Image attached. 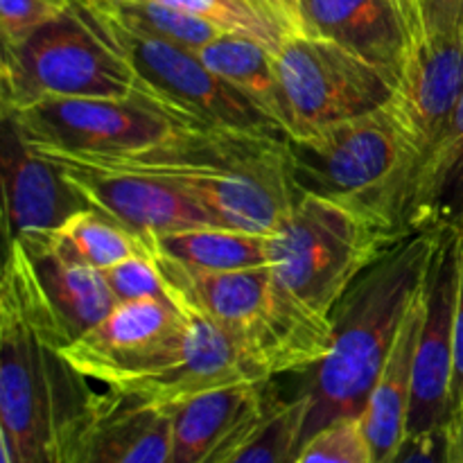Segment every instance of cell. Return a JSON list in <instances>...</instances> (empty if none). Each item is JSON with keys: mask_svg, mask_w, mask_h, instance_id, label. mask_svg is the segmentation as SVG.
I'll return each instance as SVG.
<instances>
[{"mask_svg": "<svg viewBox=\"0 0 463 463\" xmlns=\"http://www.w3.org/2000/svg\"><path fill=\"white\" fill-rule=\"evenodd\" d=\"M405 235L317 194H298L269 233L280 373H303L326 357L333 312L357 279Z\"/></svg>", "mask_w": 463, "mask_h": 463, "instance_id": "1", "label": "cell"}, {"mask_svg": "<svg viewBox=\"0 0 463 463\" xmlns=\"http://www.w3.org/2000/svg\"><path fill=\"white\" fill-rule=\"evenodd\" d=\"M439 229L410 233L383 253L333 312V342L321 362L303 371V443L342 419H360L402 324L423 294Z\"/></svg>", "mask_w": 463, "mask_h": 463, "instance_id": "2", "label": "cell"}, {"mask_svg": "<svg viewBox=\"0 0 463 463\" xmlns=\"http://www.w3.org/2000/svg\"><path fill=\"white\" fill-rule=\"evenodd\" d=\"M98 163L167 181L215 224L253 233H274L298 197L289 175V138L276 131L184 127L145 152Z\"/></svg>", "mask_w": 463, "mask_h": 463, "instance_id": "3", "label": "cell"}, {"mask_svg": "<svg viewBox=\"0 0 463 463\" xmlns=\"http://www.w3.org/2000/svg\"><path fill=\"white\" fill-rule=\"evenodd\" d=\"M86 380L0 294V452L9 461H71L95 398Z\"/></svg>", "mask_w": 463, "mask_h": 463, "instance_id": "4", "label": "cell"}, {"mask_svg": "<svg viewBox=\"0 0 463 463\" xmlns=\"http://www.w3.org/2000/svg\"><path fill=\"white\" fill-rule=\"evenodd\" d=\"M419 161L387 107L289 138V175L297 194H317L401 229Z\"/></svg>", "mask_w": 463, "mask_h": 463, "instance_id": "5", "label": "cell"}, {"mask_svg": "<svg viewBox=\"0 0 463 463\" xmlns=\"http://www.w3.org/2000/svg\"><path fill=\"white\" fill-rule=\"evenodd\" d=\"M3 113L43 98H134L138 80L125 54L75 0L23 43L3 48Z\"/></svg>", "mask_w": 463, "mask_h": 463, "instance_id": "6", "label": "cell"}, {"mask_svg": "<svg viewBox=\"0 0 463 463\" xmlns=\"http://www.w3.org/2000/svg\"><path fill=\"white\" fill-rule=\"evenodd\" d=\"M0 294L59 351L118 306L104 271L77 256L57 231L7 242Z\"/></svg>", "mask_w": 463, "mask_h": 463, "instance_id": "7", "label": "cell"}, {"mask_svg": "<svg viewBox=\"0 0 463 463\" xmlns=\"http://www.w3.org/2000/svg\"><path fill=\"white\" fill-rule=\"evenodd\" d=\"M86 9L134 68L138 80L136 95L147 98L149 102L194 127H231L283 134L229 81L215 75L202 61L199 52L167 39L140 34L95 9Z\"/></svg>", "mask_w": 463, "mask_h": 463, "instance_id": "8", "label": "cell"}, {"mask_svg": "<svg viewBox=\"0 0 463 463\" xmlns=\"http://www.w3.org/2000/svg\"><path fill=\"white\" fill-rule=\"evenodd\" d=\"M30 147L116 161L163 143L184 127L147 98H43L3 113Z\"/></svg>", "mask_w": 463, "mask_h": 463, "instance_id": "9", "label": "cell"}, {"mask_svg": "<svg viewBox=\"0 0 463 463\" xmlns=\"http://www.w3.org/2000/svg\"><path fill=\"white\" fill-rule=\"evenodd\" d=\"M274 61L292 116L289 138L378 111L392 99L387 72L321 34H288Z\"/></svg>", "mask_w": 463, "mask_h": 463, "instance_id": "10", "label": "cell"}, {"mask_svg": "<svg viewBox=\"0 0 463 463\" xmlns=\"http://www.w3.org/2000/svg\"><path fill=\"white\" fill-rule=\"evenodd\" d=\"M179 306L185 310V328L179 337L147 369L107 389L170 407L217 387L271 380L265 362L251 348L184 303Z\"/></svg>", "mask_w": 463, "mask_h": 463, "instance_id": "11", "label": "cell"}, {"mask_svg": "<svg viewBox=\"0 0 463 463\" xmlns=\"http://www.w3.org/2000/svg\"><path fill=\"white\" fill-rule=\"evenodd\" d=\"M32 149L61 170L63 179L77 190L86 206L116 220L147 244L158 235L215 224L197 202L156 176L72 154Z\"/></svg>", "mask_w": 463, "mask_h": 463, "instance_id": "12", "label": "cell"}, {"mask_svg": "<svg viewBox=\"0 0 463 463\" xmlns=\"http://www.w3.org/2000/svg\"><path fill=\"white\" fill-rule=\"evenodd\" d=\"M167 294L224 328L251 348L271 378L280 375L279 333H276L274 279L269 265L251 269L208 271L156 256Z\"/></svg>", "mask_w": 463, "mask_h": 463, "instance_id": "13", "label": "cell"}, {"mask_svg": "<svg viewBox=\"0 0 463 463\" xmlns=\"http://www.w3.org/2000/svg\"><path fill=\"white\" fill-rule=\"evenodd\" d=\"M459 260V226H441L425 280V312L416 344L407 434H420L450 425Z\"/></svg>", "mask_w": 463, "mask_h": 463, "instance_id": "14", "label": "cell"}, {"mask_svg": "<svg viewBox=\"0 0 463 463\" xmlns=\"http://www.w3.org/2000/svg\"><path fill=\"white\" fill-rule=\"evenodd\" d=\"M461 93L463 25L437 34L411 27L387 111L405 136L419 167L446 129Z\"/></svg>", "mask_w": 463, "mask_h": 463, "instance_id": "15", "label": "cell"}, {"mask_svg": "<svg viewBox=\"0 0 463 463\" xmlns=\"http://www.w3.org/2000/svg\"><path fill=\"white\" fill-rule=\"evenodd\" d=\"M185 328V310L172 297L118 303L61 357L84 378L104 387L147 369Z\"/></svg>", "mask_w": 463, "mask_h": 463, "instance_id": "16", "label": "cell"}, {"mask_svg": "<svg viewBox=\"0 0 463 463\" xmlns=\"http://www.w3.org/2000/svg\"><path fill=\"white\" fill-rule=\"evenodd\" d=\"M68 463H172V411L134 393H95Z\"/></svg>", "mask_w": 463, "mask_h": 463, "instance_id": "17", "label": "cell"}, {"mask_svg": "<svg viewBox=\"0 0 463 463\" xmlns=\"http://www.w3.org/2000/svg\"><path fill=\"white\" fill-rule=\"evenodd\" d=\"M0 179L5 194L7 242L32 233H50L68 217L89 208L61 170L30 147L14 122L3 116L0 136Z\"/></svg>", "mask_w": 463, "mask_h": 463, "instance_id": "18", "label": "cell"}, {"mask_svg": "<svg viewBox=\"0 0 463 463\" xmlns=\"http://www.w3.org/2000/svg\"><path fill=\"white\" fill-rule=\"evenodd\" d=\"M265 383H238L170 405L172 463H215L267 416L279 396Z\"/></svg>", "mask_w": 463, "mask_h": 463, "instance_id": "19", "label": "cell"}, {"mask_svg": "<svg viewBox=\"0 0 463 463\" xmlns=\"http://www.w3.org/2000/svg\"><path fill=\"white\" fill-rule=\"evenodd\" d=\"M310 34H321L353 50L396 80L410 41L407 0H301Z\"/></svg>", "mask_w": 463, "mask_h": 463, "instance_id": "20", "label": "cell"}, {"mask_svg": "<svg viewBox=\"0 0 463 463\" xmlns=\"http://www.w3.org/2000/svg\"><path fill=\"white\" fill-rule=\"evenodd\" d=\"M425 312V289L411 306L401 335L392 348L383 373L375 380L371 396L362 411V430L369 441L373 463H392L398 448L407 439L410 420L411 383H414V357L420 324Z\"/></svg>", "mask_w": 463, "mask_h": 463, "instance_id": "21", "label": "cell"}, {"mask_svg": "<svg viewBox=\"0 0 463 463\" xmlns=\"http://www.w3.org/2000/svg\"><path fill=\"white\" fill-rule=\"evenodd\" d=\"M463 211V93L446 129L411 181L402 233H420L457 224Z\"/></svg>", "mask_w": 463, "mask_h": 463, "instance_id": "22", "label": "cell"}, {"mask_svg": "<svg viewBox=\"0 0 463 463\" xmlns=\"http://www.w3.org/2000/svg\"><path fill=\"white\" fill-rule=\"evenodd\" d=\"M269 45L240 34H222L199 50L202 61L229 81L285 136H292V116Z\"/></svg>", "mask_w": 463, "mask_h": 463, "instance_id": "23", "label": "cell"}, {"mask_svg": "<svg viewBox=\"0 0 463 463\" xmlns=\"http://www.w3.org/2000/svg\"><path fill=\"white\" fill-rule=\"evenodd\" d=\"M152 253L208 271L251 269L269 262V233L203 224L158 235L149 242Z\"/></svg>", "mask_w": 463, "mask_h": 463, "instance_id": "24", "label": "cell"}, {"mask_svg": "<svg viewBox=\"0 0 463 463\" xmlns=\"http://www.w3.org/2000/svg\"><path fill=\"white\" fill-rule=\"evenodd\" d=\"M81 3L129 30L167 39L194 52L206 48L217 36L226 34L206 18L172 7L163 0H81Z\"/></svg>", "mask_w": 463, "mask_h": 463, "instance_id": "25", "label": "cell"}, {"mask_svg": "<svg viewBox=\"0 0 463 463\" xmlns=\"http://www.w3.org/2000/svg\"><path fill=\"white\" fill-rule=\"evenodd\" d=\"M306 401H276L265 419L244 434L229 452L215 463H294L298 455Z\"/></svg>", "mask_w": 463, "mask_h": 463, "instance_id": "26", "label": "cell"}, {"mask_svg": "<svg viewBox=\"0 0 463 463\" xmlns=\"http://www.w3.org/2000/svg\"><path fill=\"white\" fill-rule=\"evenodd\" d=\"M57 235L89 265L99 271L127 260V258L152 253V247L140 235L131 233L111 217L84 208L68 217L66 224L59 226Z\"/></svg>", "mask_w": 463, "mask_h": 463, "instance_id": "27", "label": "cell"}, {"mask_svg": "<svg viewBox=\"0 0 463 463\" xmlns=\"http://www.w3.org/2000/svg\"><path fill=\"white\" fill-rule=\"evenodd\" d=\"M294 463H373L360 419H342L307 439Z\"/></svg>", "mask_w": 463, "mask_h": 463, "instance_id": "28", "label": "cell"}, {"mask_svg": "<svg viewBox=\"0 0 463 463\" xmlns=\"http://www.w3.org/2000/svg\"><path fill=\"white\" fill-rule=\"evenodd\" d=\"M104 279L118 303L170 297L154 253L127 258V260L109 267L104 269Z\"/></svg>", "mask_w": 463, "mask_h": 463, "instance_id": "29", "label": "cell"}, {"mask_svg": "<svg viewBox=\"0 0 463 463\" xmlns=\"http://www.w3.org/2000/svg\"><path fill=\"white\" fill-rule=\"evenodd\" d=\"M75 0H0V36L3 48L23 43L50 21L72 7Z\"/></svg>", "mask_w": 463, "mask_h": 463, "instance_id": "30", "label": "cell"}, {"mask_svg": "<svg viewBox=\"0 0 463 463\" xmlns=\"http://www.w3.org/2000/svg\"><path fill=\"white\" fill-rule=\"evenodd\" d=\"M450 425L420 434H407L392 463H450Z\"/></svg>", "mask_w": 463, "mask_h": 463, "instance_id": "31", "label": "cell"}, {"mask_svg": "<svg viewBox=\"0 0 463 463\" xmlns=\"http://www.w3.org/2000/svg\"><path fill=\"white\" fill-rule=\"evenodd\" d=\"M411 27L430 32H450L463 25V0H410Z\"/></svg>", "mask_w": 463, "mask_h": 463, "instance_id": "32", "label": "cell"}, {"mask_svg": "<svg viewBox=\"0 0 463 463\" xmlns=\"http://www.w3.org/2000/svg\"><path fill=\"white\" fill-rule=\"evenodd\" d=\"M461 414H463V233H461V260H459V294H457V312H455V369H452L450 423L459 419Z\"/></svg>", "mask_w": 463, "mask_h": 463, "instance_id": "33", "label": "cell"}, {"mask_svg": "<svg viewBox=\"0 0 463 463\" xmlns=\"http://www.w3.org/2000/svg\"><path fill=\"white\" fill-rule=\"evenodd\" d=\"M280 7H283L285 18H288L289 34H310L306 25V16H303L301 0H279Z\"/></svg>", "mask_w": 463, "mask_h": 463, "instance_id": "34", "label": "cell"}, {"mask_svg": "<svg viewBox=\"0 0 463 463\" xmlns=\"http://www.w3.org/2000/svg\"><path fill=\"white\" fill-rule=\"evenodd\" d=\"M450 463H463V414L450 423Z\"/></svg>", "mask_w": 463, "mask_h": 463, "instance_id": "35", "label": "cell"}, {"mask_svg": "<svg viewBox=\"0 0 463 463\" xmlns=\"http://www.w3.org/2000/svg\"><path fill=\"white\" fill-rule=\"evenodd\" d=\"M457 226H459L461 233H463V211H461V217H459V220H457Z\"/></svg>", "mask_w": 463, "mask_h": 463, "instance_id": "36", "label": "cell"}, {"mask_svg": "<svg viewBox=\"0 0 463 463\" xmlns=\"http://www.w3.org/2000/svg\"><path fill=\"white\" fill-rule=\"evenodd\" d=\"M407 3H410V0H407Z\"/></svg>", "mask_w": 463, "mask_h": 463, "instance_id": "37", "label": "cell"}]
</instances>
